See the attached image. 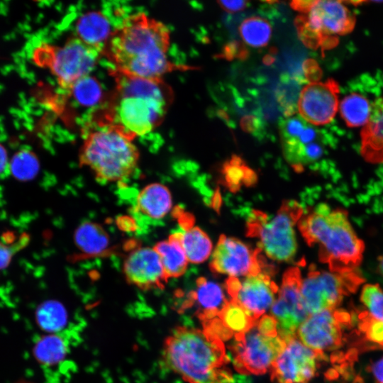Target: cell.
Listing matches in <instances>:
<instances>
[{
    "label": "cell",
    "instance_id": "1",
    "mask_svg": "<svg viewBox=\"0 0 383 383\" xmlns=\"http://www.w3.org/2000/svg\"><path fill=\"white\" fill-rule=\"evenodd\" d=\"M170 42V30L164 23L145 13H137L127 16L113 30L102 55L120 73L140 79H162L166 73L189 68L168 60Z\"/></svg>",
    "mask_w": 383,
    "mask_h": 383
},
{
    "label": "cell",
    "instance_id": "2",
    "mask_svg": "<svg viewBox=\"0 0 383 383\" xmlns=\"http://www.w3.org/2000/svg\"><path fill=\"white\" fill-rule=\"evenodd\" d=\"M113 91L96 123L111 126L134 140L156 128L173 100L163 79H145L113 70Z\"/></svg>",
    "mask_w": 383,
    "mask_h": 383
},
{
    "label": "cell",
    "instance_id": "3",
    "mask_svg": "<svg viewBox=\"0 0 383 383\" xmlns=\"http://www.w3.org/2000/svg\"><path fill=\"white\" fill-rule=\"evenodd\" d=\"M222 340L187 326L174 328L164 342L162 362L187 383H232Z\"/></svg>",
    "mask_w": 383,
    "mask_h": 383
},
{
    "label": "cell",
    "instance_id": "4",
    "mask_svg": "<svg viewBox=\"0 0 383 383\" xmlns=\"http://www.w3.org/2000/svg\"><path fill=\"white\" fill-rule=\"evenodd\" d=\"M298 225L306 242L318 245L320 260L328 264L330 271H354L360 264L365 245L343 210H333L326 204H319L302 216Z\"/></svg>",
    "mask_w": 383,
    "mask_h": 383
},
{
    "label": "cell",
    "instance_id": "5",
    "mask_svg": "<svg viewBox=\"0 0 383 383\" xmlns=\"http://www.w3.org/2000/svg\"><path fill=\"white\" fill-rule=\"evenodd\" d=\"M96 123L84 139L79 165L89 168L99 182L128 179L137 169L140 157L133 140L111 126Z\"/></svg>",
    "mask_w": 383,
    "mask_h": 383
},
{
    "label": "cell",
    "instance_id": "6",
    "mask_svg": "<svg viewBox=\"0 0 383 383\" xmlns=\"http://www.w3.org/2000/svg\"><path fill=\"white\" fill-rule=\"evenodd\" d=\"M294 25L306 46L323 52L354 29L355 16L342 1L316 0L296 18Z\"/></svg>",
    "mask_w": 383,
    "mask_h": 383
},
{
    "label": "cell",
    "instance_id": "7",
    "mask_svg": "<svg viewBox=\"0 0 383 383\" xmlns=\"http://www.w3.org/2000/svg\"><path fill=\"white\" fill-rule=\"evenodd\" d=\"M102 55V52L76 35L62 45L43 43L33 52V60L47 68L55 76L58 85L66 91L82 78L89 76Z\"/></svg>",
    "mask_w": 383,
    "mask_h": 383
},
{
    "label": "cell",
    "instance_id": "8",
    "mask_svg": "<svg viewBox=\"0 0 383 383\" xmlns=\"http://www.w3.org/2000/svg\"><path fill=\"white\" fill-rule=\"evenodd\" d=\"M302 215L294 201H285L272 218L255 211L248 221V235L258 238L260 248L272 260L291 261L297 250L294 225Z\"/></svg>",
    "mask_w": 383,
    "mask_h": 383
},
{
    "label": "cell",
    "instance_id": "9",
    "mask_svg": "<svg viewBox=\"0 0 383 383\" xmlns=\"http://www.w3.org/2000/svg\"><path fill=\"white\" fill-rule=\"evenodd\" d=\"M362 278L354 271L344 272L309 271L302 279L301 294L309 315L331 309L335 310L345 295L355 292Z\"/></svg>",
    "mask_w": 383,
    "mask_h": 383
},
{
    "label": "cell",
    "instance_id": "10",
    "mask_svg": "<svg viewBox=\"0 0 383 383\" xmlns=\"http://www.w3.org/2000/svg\"><path fill=\"white\" fill-rule=\"evenodd\" d=\"M285 346L280 337L262 335L255 326L245 333L235 335L231 349L239 372L262 374L270 370Z\"/></svg>",
    "mask_w": 383,
    "mask_h": 383
},
{
    "label": "cell",
    "instance_id": "11",
    "mask_svg": "<svg viewBox=\"0 0 383 383\" xmlns=\"http://www.w3.org/2000/svg\"><path fill=\"white\" fill-rule=\"evenodd\" d=\"M302 278L298 267L284 273L278 296L271 307V314L277 323V333L286 344L296 338L301 324L309 316L301 294Z\"/></svg>",
    "mask_w": 383,
    "mask_h": 383
},
{
    "label": "cell",
    "instance_id": "12",
    "mask_svg": "<svg viewBox=\"0 0 383 383\" xmlns=\"http://www.w3.org/2000/svg\"><path fill=\"white\" fill-rule=\"evenodd\" d=\"M260 250H253L242 241L226 235L219 238L212 253L210 268L213 272L230 277L248 276L265 272Z\"/></svg>",
    "mask_w": 383,
    "mask_h": 383
},
{
    "label": "cell",
    "instance_id": "13",
    "mask_svg": "<svg viewBox=\"0 0 383 383\" xmlns=\"http://www.w3.org/2000/svg\"><path fill=\"white\" fill-rule=\"evenodd\" d=\"M226 288L231 300L242 306L256 321L272 306L279 291L267 271L248 275L242 281L229 277Z\"/></svg>",
    "mask_w": 383,
    "mask_h": 383
},
{
    "label": "cell",
    "instance_id": "14",
    "mask_svg": "<svg viewBox=\"0 0 383 383\" xmlns=\"http://www.w3.org/2000/svg\"><path fill=\"white\" fill-rule=\"evenodd\" d=\"M339 91V85L333 79L309 82L304 87L299 96V116L312 126L329 123L338 110Z\"/></svg>",
    "mask_w": 383,
    "mask_h": 383
},
{
    "label": "cell",
    "instance_id": "15",
    "mask_svg": "<svg viewBox=\"0 0 383 383\" xmlns=\"http://www.w3.org/2000/svg\"><path fill=\"white\" fill-rule=\"evenodd\" d=\"M317 352L294 338L270 368L271 379L276 383H306L315 376Z\"/></svg>",
    "mask_w": 383,
    "mask_h": 383
},
{
    "label": "cell",
    "instance_id": "16",
    "mask_svg": "<svg viewBox=\"0 0 383 383\" xmlns=\"http://www.w3.org/2000/svg\"><path fill=\"white\" fill-rule=\"evenodd\" d=\"M123 272L129 284L142 290L162 289L168 279L158 253L150 247L131 250L124 260Z\"/></svg>",
    "mask_w": 383,
    "mask_h": 383
},
{
    "label": "cell",
    "instance_id": "17",
    "mask_svg": "<svg viewBox=\"0 0 383 383\" xmlns=\"http://www.w3.org/2000/svg\"><path fill=\"white\" fill-rule=\"evenodd\" d=\"M333 311L326 309L309 315L297 330L299 340L316 352L324 353L341 347L342 331Z\"/></svg>",
    "mask_w": 383,
    "mask_h": 383
},
{
    "label": "cell",
    "instance_id": "18",
    "mask_svg": "<svg viewBox=\"0 0 383 383\" xmlns=\"http://www.w3.org/2000/svg\"><path fill=\"white\" fill-rule=\"evenodd\" d=\"M227 301L223 289L218 283L199 277L196 281L195 289L190 292L184 306L195 304L198 318L205 323L218 317Z\"/></svg>",
    "mask_w": 383,
    "mask_h": 383
},
{
    "label": "cell",
    "instance_id": "19",
    "mask_svg": "<svg viewBox=\"0 0 383 383\" xmlns=\"http://www.w3.org/2000/svg\"><path fill=\"white\" fill-rule=\"evenodd\" d=\"M360 135V152L364 159L371 163H383V96L372 103L369 121Z\"/></svg>",
    "mask_w": 383,
    "mask_h": 383
},
{
    "label": "cell",
    "instance_id": "20",
    "mask_svg": "<svg viewBox=\"0 0 383 383\" xmlns=\"http://www.w3.org/2000/svg\"><path fill=\"white\" fill-rule=\"evenodd\" d=\"M181 227L175 231L189 262L201 263L209 257L212 243L201 228L193 225L189 216L181 220Z\"/></svg>",
    "mask_w": 383,
    "mask_h": 383
},
{
    "label": "cell",
    "instance_id": "21",
    "mask_svg": "<svg viewBox=\"0 0 383 383\" xmlns=\"http://www.w3.org/2000/svg\"><path fill=\"white\" fill-rule=\"evenodd\" d=\"M136 206L138 210L147 217L155 220L162 219L172 209V195L164 184L151 183L139 192Z\"/></svg>",
    "mask_w": 383,
    "mask_h": 383
},
{
    "label": "cell",
    "instance_id": "22",
    "mask_svg": "<svg viewBox=\"0 0 383 383\" xmlns=\"http://www.w3.org/2000/svg\"><path fill=\"white\" fill-rule=\"evenodd\" d=\"M112 33L109 21L99 11L83 14L76 24V36L102 52Z\"/></svg>",
    "mask_w": 383,
    "mask_h": 383
},
{
    "label": "cell",
    "instance_id": "23",
    "mask_svg": "<svg viewBox=\"0 0 383 383\" xmlns=\"http://www.w3.org/2000/svg\"><path fill=\"white\" fill-rule=\"evenodd\" d=\"M153 248L160 257L167 279L179 277L185 272L189 260L175 232Z\"/></svg>",
    "mask_w": 383,
    "mask_h": 383
},
{
    "label": "cell",
    "instance_id": "24",
    "mask_svg": "<svg viewBox=\"0 0 383 383\" xmlns=\"http://www.w3.org/2000/svg\"><path fill=\"white\" fill-rule=\"evenodd\" d=\"M68 350L65 338L57 333H48L40 337L33 348V355L39 364L53 366L61 362Z\"/></svg>",
    "mask_w": 383,
    "mask_h": 383
},
{
    "label": "cell",
    "instance_id": "25",
    "mask_svg": "<svg viewBox=\"0 0 383 383\" xmlns=\"http://www.w3.org/2000/svg\"><path fill=\"white\" fill-rule=\"evenodd\" d=\"M372 104L362 94L351 93L341 101L340 115L350 128L365 126L370 118Z\"/></svg>",
    "mask_w": 383,
    "mask_h": 383
},
{
    "label": "cell",
    "instance_id": "26",
    "mask_svg": "<svg viewBox=\"0 0 383 383\" xmlns=\"http://www.w3.org/2000/svg\"><path fill=\"white\" fill-rule=\"evenodd\" d=\"M218 317L223 325L235 335L249 331L257 323L242 306L231 299L227 301Z\"/></svg>",
    "mask_w": 383,
    "mask_h": 383
},
{
    "label": "cell",
    "instance_id": "27",
    "mask_svg": "<svg viewBox=\"0 0 383 383\" xmlns=\"http://www.w3.org/2000/svg\"><path fill=\"white\" fill-rule=\"evenodd\" d=\"M243 40L249 46L262 48L266 46L272 35L270 22L264 18L252 16L245 18L239 27Z\"/></svg>",
    "mask_w": 383,
    "mask_h": 383
},
{
    "label": "cell",
    "instance_id": "28",
    "mask_svg": "<svg viewBox=\"0 0 383 383\" xmlns=\"http://www.w3.org/2000/svg\"><path fill=\"white\" fill-rule=\"evenodd\" d=\"M74 238L77 245L87 253H99L109 244V237L102 228L89 222L77 228Z\"/></svg>",
    "mask_w": 383,
    "mask_h": 383
},
{
    "label": "cell",
    "instance_id": "29",
    "mask_svg": "<svg viewBox=\"0 0 383 383\" xmlns=\"http://www.w3.org/2000/svg\"><path fill=\"white\" fill-rule=\"evenodd\" d=\"M36 320L42 329L49 333H55L65 326L67 313L59 302L48 301L38 308Z\"/></svg>",
    "mask_w": 383,
    "mask_h": 383
},
{
    "label": "cell",
    "instance_id": "30",
    "mask_svg": "<svg viewBox=\"0 0 383 383\" xmlns=\"http://www.w3.org/2000/svg\"><path fill=\"white\" fill-rule=\"evenodd\" d=\"M39 166L37 156L28 150L17 152L9 164L12 174L22 181L33 178L39 170Z\"/></svg>",
    "mask_w": 383,
    "mask_h": 383
},
{
    "label": "cell",
    "instance_id": "31",
    "mask_svg": "<svg viewBox=\"0 0 383 383\" xmlns=\"http://www.w3.org/2000/svg\"><path fill=\"white\" fill-rule=\"evenodd\" d=\"M223 172L228 186L236 190L243 183L252 184L255 177L252 170L249 169L243 161L233 156L223 165Z\"/></svg>",
    "mask_w": 383,
    "mask_h": 383
},
{
    "label": "cell",
    "instance_id": "32",
    "mask_svg": "<svg viewBox=\"0 0 383 383\" xmlns=\"http://www.w3.org/2000/svg\"><path fill=\"white\" fill-rule=\"evenodd\" d=\"M75 99L84 106L94 105L101 96V89L98 81L91 76H87L78 81L69 91Z\"/></svg>",
    "mask_w": 383,
    "mask_h": 383
},
{
    "label": "cell",
    "instance_id": "33",
    "mask_svg": "<svg viewBox=\"0 0 383 383\" xmlns=\"http://www.w3.org/2000/svg\"><path fill=\"white\" fill-rule=\"evenodd\" d=\"M360 301L373 318L383 321V290L379 284H365L361 291Z\"/></svg>",
    "mask_w": 383,
    "mask_h": 383
},
{
    "label": "cell",
    "instance_id": "34",
    "mask_svg": "<svg viewBox=\"0 0 383 383\" xmlns=\"http://www.w3.org/2000/svg\"><path fill=\"white\" fill-rule=\"evenodd\" d=\"M359 330L365 334L367 340L383 345V321L373 318L368 311L360 312Z\"/></svg>",
    "mask_w": 383,
    "mask_h": 383
},
{
    "label": "cell",
    "instance_id": "35",
    "mask_svg": "<svg viewBox=\"0 0 383 383\" xmlns=\"http://www.w3.org/2000/svg\"><path fill=\"white\" fill-rule=\"evenodd\" d=\"M258 331L265 335L277 336V323L272 316L264 315L260 318L255 325Z\"/></svg>",
    "mask_w": 383,
    "mask_h": 383
},
{
    "label": "cell",
    "instance_id": "36",
    "mask_svg": "<svg viewBox=\"0 0 383 383\" xmlns=\"http://www.w3.org/2000/svg\"><path fill=\"white\" fill-rule=\"evenodd\" d=\"M12 243L0 240V272L5 269L10 263L16 251V245Z\"/></svg>",
    "mask_w": 383,
    "mask_h": 383
},
{
    "label": "cell",
    "instance_id": "37",
    "mask_svg": "<svg viewBox=\"0 0 383 383\" xmlns=\"http://www.w3.org/2000/svg\"><path fill=\"white\" fill-rule=\"evenodd\" d=\"M303 70L306 78L310 82H318L321 76V71L318 64L311 59H309L304 62Z\"/></svg>",
    "mask_w": 383,
    "mask_h": 383
},
{
    "label": "cell",
    "instance_id": "38",
    "mask_svg": "<svg viewBox=\"0 0 383 383\" xmlns=\"http://www.w3.org/2000/svg\"><path fill=\"white\" fill-rule=\"evenodd\" d=\"M219 6L226 11L235 13L243 10L248 4L246 1H218Z\"/></svg>",
    "mask_w": 383,
    "mask_h": 383
},
{
    "label": "cell",
    "instance_id": "39",
    "mask_svg": "<svg viewBox=\"0 0 383 383\" xmlns=\"http://www.w3.org/2000/svg\"><path fill=\"white\" fill-rule=\"evenodd\" d=\"M367 370L372 373L377 383H383V357L367 367Z\"/></svg>",
    "mask_w": 383,
    "mask_h": 383
},
{
    "label": "cell",
    "instance_id": "40",
    "mask_svg": "<svg viewBox=\"0 0 383 383\" xmlns=\"http://www.w3.org/2000/svg\"><path fill=\"white\" fill-rule=\"evenodd\" d=\"M333 316L340 326H352V316L347 311L344 309H335L333 311Z\"/></svg>",
    "mask_w": 383,
    "mask_h": 383
},
{
    "label": "cell",
    "instance_id": "41",
    "mask_svg": "<svg viewBox=\"0 0 383 383\" xmlns=\"http://www.w3.org/2000/svg\"><path fill=\"white\" fill-rule=\"evenodd\" d=\"M313 1H293L290 3L292 8L299 12L304 13L305 12L309 7L311 6Z\"/></svg>",
    "mask_w": 383,
    "mask_h": 383
},
{
    "label": "cell",
    "instance_id": "42",
    "mask_svg": "<svg viewBox=\"0 0 383 383\" xmlns=\"http://www.w3.org/2000/svg\"><path fill=\"white\" fill-rule=\"evenodd\" d=\"M9 164L7 152L5 148L0 144V174L6 169Z\"/></svg>",
    "mask_w": 383,
    "mask_h": 383
},
{
    "label": "cell",
    "instance_id": "43",
    "mask_svg": "<svg viewBox=\"0 0 383 383\" xmlns=\"http://www.w3.org/2000/svg\"><path fill=\"white\" fill-rule=\"evenodd\" d=\"M331 362L332 364H342L346 361L345 354L342 351H334L331 355Z\"/></svg>",
    "mask_w": 383,
    "mask_h": 383
},
{
    "label": "cell",
    "instance_id": "44",
    "mask_svg": "<svg viewBox=\"0 0 383 383\" xmlns=\"http://www.w3.org/2000/svg\"><path fill=\"white\" fill-rule=\"evenodd\" d=\"M345 360L351 363H353L357 360L358 350L357 348H352L345 354Z\"/></svg>",
    "mask_w": 383,
    "mask_h": 383
},
{
    "label": "cell",
    "instance_id": "45",
    "mask_svg": "<svg viewBox=\"0 0 383 383\" xmlns=\"http://www.w3.org/2000/svg\"><path fill=\"white\" fill-rule=\"evenodd\" d=\"M340 374L335 368H330L325 372V377L330 381L338 379Z\"/></svg>",
    "mask_w": 383,
    "mask_h": 383
},
{
    "label": "cell",
    "instance_id": "46",
    "mask_svg": "<svg viewBox=\"0 0 383 383\" xmlns=\"http://www.w3.org/2000/svg\"><path fill=\"white\" fill-rule=\"evenodd\" d=\"M379 271L383 274V256L379 258Z\"/></svg>",
    "mask_w": 383,
    "mask_h": 383
},
{
    "label": "cell",
    "instance_id": "47",
    "mask_svg": "<svg viewBox=\"0 0 383 383\" xmlns=\"http://www.w3.org/2000/svg\"><path fill=\"white\" fill-rule=\"evenodd\" d=\"M15 383H34L31 381H29V380H27V379H21V380H18L17 382H16Z\"/></svg>",
    "mask_w": 383,
    "mask_h": 383
},
{
    "label": "cell",
    "instance_id": "48",
    "mask_svg": "<svg viewBox=\"0 0 383 383\" xmlns=\"http://www.w3.org/2000/svg\"><path fill=\"white\" fill-rule=\"evenodd\" d=\"M382 348H383V345H382Z\"/></svg>",
    "mask_w": 383,
    "mask_h": 383
}]
</instances>
